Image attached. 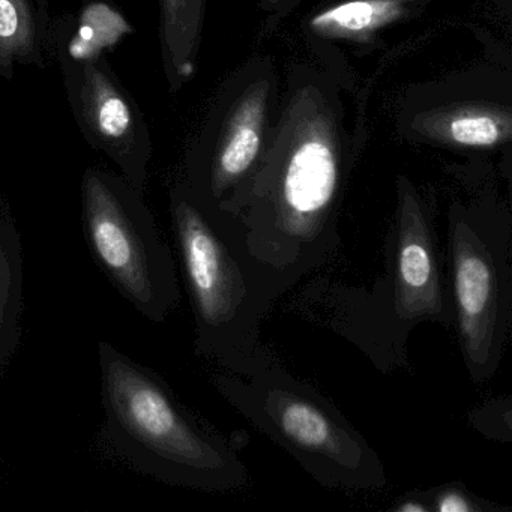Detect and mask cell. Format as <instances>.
<instances>
[{
  "instance_id": "6da1fadb",
  "label": "cell",
  "mask_w": 512,
  "mask_h": 512,
  "mask_svg": "<svg viewBox=\"0 0 512 512\" xmlns=\"http://www.w3.org/2000/svg\"><path fill=\"white\" fill-rule=\"evenodd\" d=\"M352 163L332 89L292 86L256 172L221 208L238 221L248 253L281 298L340 253Z\"/></svg>"
},
{
  "instance_id": "7a4b0ae2",
  "label": "cell",
  "mask_w": 512,
  "mask_h": 512,
  "mask_svg": "<svg viewBox=\"0 0 512 512\" xmlns=\"http://www.w3.org/2000/svg\"><path fill=\"white\" fill-rule=\"evenodd\" d=\"M287 307L358 347L382 373L407 370V343L419 325L437 323L452 329L436 199L409 179H398L382 274L370 286L317 278Z\"/></svg>"
},
{
  "instance_id": "3957f363",
  "label": "cell",
  "mask_w": 512,
  "mask_h": 512,
  "mask_svg": "<svg viewBox=\"0 0 512 512\" xmlns=\"http://www.w3.org/2000/svg\"><path fill=\"white\" fill-rule=\"evenodd\" d=\"M103 440L137 472L173 487L245 490L238 449L176 397L166 380L107 341L98 343Z\"/></svg>"
},
{
  "instance_id": "277c9868",
  "label": "cell",
  "mask_w": 512,
  "mask_h": 512,
  "mask_svg": "<svg viewBox=\"0 0 512 512\" xmlns=\"http://www.w3.org/2000/svg\"><path fill=\"white\" fill-rule=\"evenodd\" d=\"M211 383L323 487L370 493L388 485L379 452L328 397L293 376L265 344L233 367H217Z\"/></svg>"
},
{
  "instance_id": "5b68a950",
  "label": "cell",
  "mask_w": 512,
  "mask_h": 512,
  "mask_svg": "<svg viewBox=\"0 0 512 512\" xmlns=\"http://www.w3.org/2000/svg\"><path fill=\"white\" fill-rule=\"evenodd\" d=\"M169 206L197 355L233 367L259 349L263 320L280 293L248 253L232 214L200 199L182 179L170 190Z\"/></svg>"
},
{
  "instance_id": "8992f818",
  "label": "cell",
  "mask_w": 512,
  "mask_h": 512,
  "mask_svg": "<svg viewBox=\"0 0 512 512\" xmlns=\"http://www.w3.org/2000/svg\"><path fill=\"white\" fill-rule=\"evenodd\" d=\"M446 277L464 367L473 383L496 376L511 337L512 214L479 193L446 211Z\"/></svg>"
},
{
  "instance_id": "52a82bcc",
  "label": "cell",
  "mask_w": 512,
  "mask_h": 512,
  "mask_svg": "<svg viewBox=\"0 0 512 512\" xmlns=\"http://www.w3.org/2000/svg\"><path fill=\"white\" fill-rule=\"evenodd\" d=\"M143 194L121 175L89 167L82 176L85 238L119 295L152 323L181 302L175 259Z\"/></svg>"
},
{
  "instance_id": "ba28073f",
  "label": "cell",
  "mask_w": 512,
  "mask_h": 512,
  "mask_svg": "<svg viewBox=\"0 0 512 512\" xmlns=\"http://www.w3.org/2000/svg\"><path fill=\"white\" fill-rule=\"evenodd\" d=\"M77 127L91 148L116 164L122 178L145 193L151 133L136 98L104 55L76 56L53 49Z\"/></svg>"
},
{
  "instance_id": "9c48e42d",
  "label": "cell",
  "mask_w": 512,
  "mask_h": 512,
  "mask_svg": "<svg viewBox=\"0 0 512 512\" xmlns=\"http://www.w3.org/2000/svg\"><path fill=\"white\" fill-rule=\"evenodd\" d=\"M271 74L251 76L224 94L194 143L182 181L200 199L223 208L256 172L268 134L272 106Z\"/></svg>"
},
{
  "instance_id": "30bf717a",
  "label": "cell",
  "mask_w": 512,
  "mask_h": 512,
  "mask_svg": "<svg viewBox=\"0 0 512 512\" xmlns=\"http://www.w3.org/2000/svg\"><path fill=\"white\" fill-rule=\"evenodd\" d=\"M50 0H0V79L17 67H46L50 53Z\"/></svg>"
},
{
  "instance_id": "8fae6325",
  "label": "cell",
  "mask_w": 512,
  "mask_h": 512,
  "mask_svg": "<svg viewBox=\"0 0 512 512\" xmlns=\"http://www.w3.org/2000/svg\"><path fill=\"white\" fill-rule=\"evenodd\" d=\"M206 0H158V38L164 76L172 92L197 70Z\"/></svg>"
},
{
  "instance_id": "7c38bea8",
  "label": "cell",
  "mask_w": 512,
  "mask_h": 512,
  "mask_svg": "<svg viewBox=\"0 0 512 512\" xmlns=\"http://www.w3.org/2000/svg\"><path fill=\"white\" fill-rule=\"evenodd\" d=\"M22 314V239L13 215L0 209V376L19 347Z\"/></svg>"
},
{
  "instance_id": "4fadbf2b",
  "label": "cell",
  "mask_w": 512,
  "mask_h": 512,
  "mask_svg": "<svg viewBox=\"0 0 512 512\" xmlns=\"http://www.w3.org/2000/svg\"><path fill=\"white\" fill-rule=\"evenodd\" d=\"M416 0H347L316 14L308 29L319 37L361 40L412 11Z\"/></svg>"
},
{
  "instance_id": "5bb4252c",
  "label": "cell",
  "mask_w": 512,
  "mask_h": 512,
  "mask_svg": "<svg viewBox=\"0 0 512 512\" xmlns=\"http://www.w3.org/2000/svg\"><path fill=\"white\" fill-rule=\"evenodd\" d=\"M511 124L509 116L487 109H466L449 116L445 134L449 142L463 148L488 149L508 139Z\"/></svg>"
},
{
  "instance_id": "9a60e30c",
  "label": "cell",
  "mask_w": 512,
  "mask_h": 512,
  "mask_svg": "<svg viewBox=\"0 0 512 512\" xmlns=\"http://www.w3.org/2000/svg\"><path fill=\"white\" fill-rule=\"evenodd\" d=\"M431 508L433 512H496L502 506L488 502L467 490L463 484H448L430 488Z\"/></svg>"
},
{
  "instance_id": "2e32d148",
  "label": "cell",
  "mask_w": 512,
  "mask_h": 512,
  "mask_svg": "<svg viewBox=\"0 0 512 512\" xmlns=\"http://www.w3.org/2000/svg\"><path fill=\"white\" fill-rule=\"evenodd\" d=\"M469 422L475 430L494 440H511V400L509 397L497 398L473 410Z\"/></svg>"
},
{
  "instance_id": "e0dca14e",
  "label": "cell",
  "mask_w": 512,
  "mask_h": 512,
  "mask_svg": "<svg viewBox=\"0 0 512 512\" xmlns=\"http://www.w3.org/2000/svg\"><path fill=\"white\" fill-rule=\"evenodd\" d=\"M394 512H433L430 490H412L397 499L392 506Z\"/></svg>"
},
{
  "instance_id": "ac0fdd59",
  "label": "cell",
  "mask_w": 512,
  "mask_h": 512,
  "mask_svg": "<svg viewBox=\"0 0 512 512\" xmlns=\"http://www.w3.org/2000/svg\"><path fill=\"white\" fill-rule=\"evenodd\" d=\"M83 5L113 4V0H80Z\"/></svg>"
},
{
  "instance_id": "d6986e66",
  "label": "cell",
  "mask_w": 512,
  "mask_h": 512,
  "mask_svg": "<svg viewBox=\"0 0 512 512\" xmlns=\"http://www.w3.org/2000/svg\"><path fill=\"white\" fill-rule=\"evenodd\" d=\"M287 2H289V0H269L268 4L271 5V7H284Z\"/></svg>"
}]
</instances>
